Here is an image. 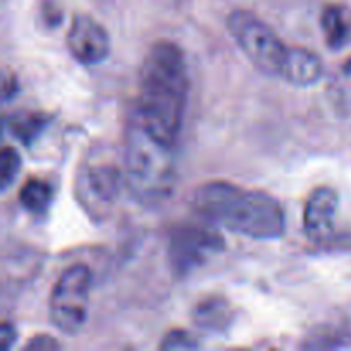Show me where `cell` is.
I'll return each instance as SVG.
<instances>
[{
	"mask_svg": "<svg viewBox=\"0 0 351 351\" xmlns=\"http://www.w3.org/2000/svg\"><path fill=\"white\" fill-rule=\"evenodd\" d=\"M187 58L177 43L160 40L147 50L139 71L134 119L156 141L175 147L189 101Z\"/></svg>",
	"mask_w": 351,
	"mask_h": 351,
	"instance_id": "6da1fadb",
	"label": "cell"
},
{
	"mask_svg": "<svg viewBox=\"0 0 351 351\" xmlns=\"http://www.w3.org/2000/svg\"><path fill=\"white\" fill-rule=\"evenodd\" d=\"M192 208L215 225L254 240L280 239L287 228L278 199L225 180L199 185L192 195Z\"/></svg>",
	"mask_w": 351,
	"mask_h": 351,
	"instance_id": "7a4b0ae2",
	"label": "cell"
},
{
	"mask_svg": "<svg viewBox=\"0 0 351 351\" xmlns=\"http://www.w3.org/2000/svg\"><path fill=\"white\" fill-rule=\"evenodd\" d=\"M173 149L154 139L132 117L125 130L122 168L127 191L137 202L153 208L170 197L177 182Z\"/></svg>",
	"mask_w": 351,
	"mask_h": 351,
	"instance_id": "3957f363",
	"label": "cell"
},
{
	"mask_svg": "<svg viewBox=\"0 0 351 351\" xmlns=\"http://www.w3.org/2000/svg\"><path fill=\"white\" fill-rule=\"evenodd\" d=\"M123 185L122 160L119 163L106 147H95L75 171V199L93 221L99 223L108 218Z\"/></svg>",
	"mask_w": 351,
	"mask_h": 351,
	"instance_id": "277c9868",
	"label": "cell"
},
{
	"mask_svg": "<svg viewBox=\"0 0 351 351\" xmlns=\"http://www.w3.org/2000/svg\"><path fill=\"white\" fill-rule=\"evenodd\" d=\"M226 29L257 71L281 77L290 47L266 21L247 9H235L226 17Z\"/></svg>",
	"mask_w": 351,
	"mask_h": 351,
	"instance_id": "5b68a950",
	"label": "cell"
},
{
	"mask_svg": "<svg viewBox=\"0 0 351 351\" xmlns=\"http://www.w3.org/2000/svg\"><path fill=\"white\" fill-rule=\"evenodd\" d=\"M93 274L86 264H72L58 276L48 300L50 321L62 335L74 336L88 321Z\"/></svg>",
	"mask_w": 351,
	"mask_h": 351,
	"instance_id": "8992f818",
	"label": "cell"
},
{
	"mask_svg": "<svg viewBox=\"0 0 351 351\" xmlns=\"http://www.w3.org/2000/svg\"><path fill=\"white\" fill-rule=\"evenodd\" d=\"M225 249V240L216 230L206 226L178 225L168 240V264L177 278H185L204 266L211 257Z\"/></svg>",
	"mask_w": 351,
	"mask_h": 351,
	"instance_id": "52a82bcc",
	"label": "cell"
},
{
	"mask_svg": "<svg viewBox=\"0 0 351 351\" xmlns=\"http://www.w3.org/2000/svg\"><path fill=\"white\" fill-rule=\"evenodd\" d=\"M72 58L81 65H98L108 58L112 50L110 34L88 14H75L65 36Z\"/></svg>",
	"mask_w": 351,
	"mask_h": 351,
	"instance_id": "ba28073f",
	"label": "cell"
},
{
	"mask_svg": "<svg viewBox=\"0 0 351 351\" xmlns=\"http://www.w3.org/2000/svg\"><path fill=\"white\" fill-rule=\"evenodd\" d=\"M338 208L339 195L332 187L322 185L311 192L304 208V232L312 242H321L332 232Z\"/></svg>",
	"mask_w": 351,
	"mask_h": 351,
	"instance_id": "9c48e42d",
	"label": "cell"
},
{
	"mask_svg": "<svg viewBox=\"0 0 351 351\" xmlns=\"http://www.w3.org/2000/svg\"><path fill=\"white\" fill-rule=\"evenodd\" d=\"M324 74V62L314 51L300 47H290L285 60L281 79L297 88L317 84Z\"/></svg>",
	"mask_w": 351,
	"mask_h": 351,
	"instance_id": "30bf717a",
	"label": "cell"
},
{
	"mask_svg": "<svg viewBox=\"0 0 351 351\" xmlns=\"http://www.w3.org/2000/svg\"><path fill=\"white\" fill-rule=\"evenodd\" d=\"M235 311L233 305L223 297H208L199 302L192 311V321L201 331L211 335L226 332L233 324Z\"/></svg>",
	"mask_w": 351,
	"mask_h": 351,
	"instance_id": "8fae6325",
	"label": "cell"
},
{
	"mask_svg": "<svg viewBox=\"0 0 351 351\" xmlns=\"http://www.w3.org/2000/svg\"><path fill=\"white\" fill-rule=\"evenodd\" d=\"M50 122V115L45 112H34V110H17L5 119L10 134L26 147H29L40 137V134L47 129Z\"/></svg>",
	"mask_w": 351,
	"mask_h": 351,
	"instance_id": "7c38bea8",
	"label": "cell"
},
{
	"mask_svg": "<svg viewBox=\"0 0 351 351\" xmlns=\"http://www.w3.org/2000/svg\"><path fill=\"white\" fill-rule=\"evenodd\" d=\"M321 26L322 31H324L326 45L331 50H341L343 47H346L350 43L351 23L345 7L336 5V3H331V5L326 7L322 10Z\"/></svg>",
	"mask_w": 351,
	"mask_h": 351,
	"instance_id": "4fadbf2b",
	"label": "cell"
},
{
	"mask_svg": "<svg viewBox=\"0 0 351 351\" xmlns=\"http://www.w3.org/2000/svg\"><path fill=\"white\" fill-rule=\"evenodd\" d=\"M19 202L31 215H45L53 202V187L41 178H27L19 191Z\"/></svg>",
	"mask_w": 351,
	"mask_h": 351,
	"instance_id": "5bb4252c",
	"label": "cell"
},
{
	"mask_svg": "<svg viewBox=\"0 0 351 351\" xmlns=\"http://www.w3.org/2000/svg\"><path fill=\"white\" fill-rule=\"evenodd\" d=\"M21 170V156L14 147H2L0 153V191H9Z\"/></svg>",
	"mask_w": 351,
	"mask_h": 351,
	"instance_id": "9a60e30c",
	"label": "cell"
},
{
	"mask_svg": "<svg viewBox=\"0 0 351 351\" xmlns=\"http://www.w3.org/2000/svg\"><path fill=\"white\" fill-rule=\"evenodd\" d=\"M201 348V343L197 341L192 332L185 329H171L163 336L160 343V350L175 351V350H197Z\"/></svg>",
	"mask_w": 351,
	"mask_h": 351,
	"instance_id": "2e32d148",
	"label": "cell"
},
{
	"mask_svg": "<svg viewBox=\"0 0 351 351\" xmlns=\"http://www.w3.org/2000/svg\"><path fill=\"white\" fill-rule=\"evenodd\" d=\"M60 343L48 335H36L24 345V351H57L60 350Z\"/></svg>",
	"mask_w": 351,
	"mask_h": 351,
	"instance_id": "e0dca14e",
	"label": "cell"
},
{
	"mask_svg": "<svg viewBox=\"0 0 351 351\" xmlns=\"http://www.w3.org/2000/svg\"><path fill=\"white\" fill-rule=\"evenodd\" d=\"M16 328L10 322L3 321L0 326V351H9L16 341Z\"/></svg>",
	"mask_w": 351,
	"mask_h": 351,
	"instance_id": "ac0fdd59",
	"label": "cell"
},
{
	"mask_svg": "<svg viewBox=\"0 0 351 351\" xmlns=\"http://www.w3.org/2000/svg\"><path fill=\"white\" fill-rule=\"evenodd\" d=\"M17 91H19V88H17V79L16 75L12 74H5L3 75V81H2V98L3 101H9V99H12L14 96L17 95Z\"/></svg>",
	"mask_w": 351,
	"mask_h": 351,
	"instance_id": "d6986e66",
	"label": "cell"
}]
</instances>
